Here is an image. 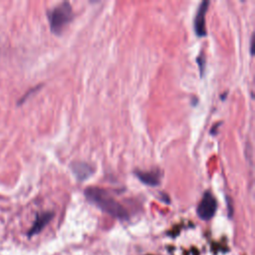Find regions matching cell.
I'll return each mask as SVG.
<instances>
[{
	"instance_id": "cell-1",
	"label": "cell",
	"mask_w": 255,
	"mask_h": 255,
	"mask_svg": "<svg viewBox=\"0 0 255 255\" xmlns=\"http://www.w3.org/2000/svg\"><path fill=\"white\" fill-rule=\"evenodd\" d=\"M84 194L88 201L109 215L120 220H127L128 218L127 209L107 190L96 186H90L85 189Z\"/></svg>"
},
{
	"instance_id": "cell-2",
	"label": "cell",
	"mask_w": 255,
	"mask_h": 255,
	"mask_svg": "<svg viewBox=\"0 0 255 255\" xmlns=\"http://www.w3.org/2000/svg\"><path fill=\"white\" fill-rule=\"evenodd\" d=\"M73 8L68 1H64L47 12L50 29L53 34L61 35L73 19Z\"/></svg>"
},
{
	"instance_id": "cell-3",
	"label": "cell",
	"mask_w": 255,
	"mask_h": 255,
	"mask_svg": "<svg viewBox=\"0 0 255 255\" xmlns=\"http://www.w3.org/2000/svg\"><path fill=\"white\" fill-rule=\"evenodd\" d=\"M217 209V201L210 191H205L196 209L197 215L202 220L211 219Z\"/></svg>"
},
{
	"instance_id": "cell-4",
	"label": "cell",
	"mask_w": 255,
	"mask_h": 255,
	"mask_svg": "<svg viewBox=\"0 0 255 255\" xmlns=\"http://www.w3.org/2000/svg\"><path fill=\"white\" fill-rule=\"evenodd\" d=\"M210 2L208 0H203L196 11L195 14V18L193 21V26H194V31L195 34L198 37H204L206 36L207 32H206V28H205V14L208 10V6H209Z\"/></svg>"
},
{
	"instance_id": "cell-5",
	"label": "cell",
	"mask_w": 255,
	"mask_h": 255,
	"mask_svg": "<svg viewBox=\"0 0 255 255\" xmlns=\"http://www.w3.org/2000/svg\"><path fill=\"white\" fill-rule=\"evenodd\" d=\"M133 173L138 178V180L145 185L157 186L160 183L161 171L159 169H152L148 171L136 169L133 171Z\"/></svg>"
},
{
	"instance_id": "cell-6",
	"label": "cell",
	"mask_w": 255,
	"mask_h": 255,
	"mask_svg": "<svg viewBox=\"0 0 255 255\" xmlns=\"http://www.w3.org/2000/svg\"><path fill=\"white\" fill-rule=\"evenodd\" d=\"M71 170L76 178L81 181L88 179L95 172L94 166L86 161H73L71 163Z\"/></svg>"
},
{
	"instance_id": "cell-7",
	"label": "cell",
	"mask_w": 255,
	"mask_h": 255,
	"mask_svg": "<svg viewBox=\"0 0 255 255\" xmlns=\"http://www.w3.org/2000/svg\"><path fill=\"white\" fill-rule=\"evenodd\" d=\"M53 216H54V213L49 212V211L38 214L36 217V220L34 221V224L32 225L28 234L30 236H32V235H35V234L39 233L40 231H42V229L51 221Z\"/></svg>"
},
{
	"instance_id": "cell-8",
	"label": "cell",
	"mask_w": 255,
	"mask_h": 255,
	"mask_svg": "<svg viewBox=\"0 0 255 255\" xmlns=\"http://www.w3.org/2000/svg\"><path fill=\"white\" fill-rule=\"evenodd\" d=\"M196 60H197V63H198L199 72H200V74H201V76H202L203 73H204V69H205V62H206L205 57H204L203 54L201 53L200 55H198V57H197Z\"/></svg>"
},
{
	"instance_id": "cell-9",
	"label": "cell",
	"mask_w": 255,
	"mask_h": 255,
	"mask_svg": "<svg viewBox=\"0 0 255 255\" xmlns=\"http://www.w3.org/2000/svg\"><path fill=\"white\" fill-rule=\"evenodd\" d=\"M40 87H41V85L40 86H37V87H34V88H32V89H30L23 97H22V99L19 101V103H23L24 101H26V99L28 98V97H30V95L31 94H33V93H35L36 91H38L39 89H40Z\"/></svg>"
},
{
	"instance_id": "cell-10",
	"label": "cell",
	"mask_w": 255,
	"mask_h": 255,
	"mask_svg": "<svg viewBox=\"0 0 255 255\" xmlns=\"http://www.w3.org/2000/svg\"><path fill=\"white\" fill-rule=\"evenodd\" d=\"M253 43H254V37H253V35H252L251 41H250V51H251V55L254 54V46H253Z\"/></svg>"
},
{
	"instance_id": "cell-11",
	"label": "cell",
	"mask_w": 255,
	"mask_h": 255,
	"mask_svg": "<svg viewBox=\"0 0 255 255\" xmlns=\"http://www.w3.org/2000/svg\"><path fill=\"white\" fill-rule=\"evenodd\" d=\"M221 124H222V123H221V122H219V123H218V124H216V126H214V127H213V128H212V129H211V130H210V133H212V134H213V132H214V130H215V133H216V129H217V127H218V126H219V125H221Z\"/></svg>"
}]
</instances>
